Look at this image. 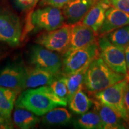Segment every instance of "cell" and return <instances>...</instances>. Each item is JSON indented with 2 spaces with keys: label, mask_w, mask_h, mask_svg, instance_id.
<instances>
[{
  "label": "cell",
  "mask_w": 129,
  "mask_h": 129,
  "mask_svg": "<svg viewBox=\"0 0 129 129\" xmlns=\"http://www.w3.org/2000/svg\"><path fill=\"white\" fill-rule=\"evenodd\" d=\"M67 104L53 92L49 85H43L22 91L16 99L15 106L28 109L37 116H43L54 108L66 106Z\"/></svg>",
  "instance_id": "6da1fadb"
},
{
  "label": "cell",
  "mask_w": 129,
  "mask_h": 129,
  "mask_svg": "<svg viewBox=\"0 0 129 129\" xmlns=\"http://www.w3.org/2000/svg\"><path fill=\"white\" fill-rule=\"evenodd\" d=\"M127 75L114 71L99 56L87 69L84 86L88 93L93 94L121 81Z\"/></svg>",
  "instance_id": "7a4b0ae2"
},
{
  "label": "cell",
  "mask_w": 129,
  "mask_h": 129,
  "mask_svg": "<svg viewBox=\"0 0 129 129\" xmlns=\"http://www.w3.org/2000/svg\"><path fill=\"white\" fill-rule=\"evenodd\" d=\"M98 41L85 47L69 50L64 53L62 57V73H74L89 67L93 60L99 57Z\"/></svg>",
  "instance_id": "3957f363"
},
{
  "label": "cell",
  "mask_w": 129,
  "mask_h": 129,
  "mask_svg": "<svg viewBox=\"0 0 129 129\" xmlns=\"http://www.w3.org/2000/svg\"><path fill=\"white\" fill-rule=\"evenodd\" d=\"M129 82V73L118 83L93 93L95 100L114 109L124 120H128L124 107V95Z\"/></svg>",
  "instance_id": "277c9868"
},
{
  "label": "cell",
  "mask_w": 129,
  "mask_h": 129,
  "mask_svg": "<svg viewBox=\"0 0 129 129\" xmlns=\"http://www.w3.org/2000/svg\"><path fill=\"white\" fill-rule=\"evenodd\" d=\"M64 17L62 10L60 8L46 6L37 9L28 17L27 28H31V26L38 29L51 31L60 28L64 25Z\"/></svg>",
  "instance_id": "5b68a950"
},
{
  "label": "cell",
  "mask_w": 129,
  "mask_h": 129,
  "mask_svg": "<svg viewBox=\"0 0 129 129\" xmlns=\"http://www.w3.org/2000/svg\"><path fill=\"white\" fill-rule=\"evenodd\" d=\"M30 64L54 74L62 72L63 59L59 53L37 44L33 45L29 52Z\"/></svg>",
  "instance_id": "8992f818"
},
{
  "label": "cell",
  "mask_w": 129,
  "mask_h": 129,
  "mask_svg": "<svg viewBox=\"0 0 129 129\" xmlns=\"http://www.w3.org/2000/svg\"><path fill=\"white\" fill-rule=\"evenodd\" d=\"M71 25L64 24L60 28L40 34L35 39L37 44L63 55L69 48Z\"/></svg>",
  "instance_id": "52a82bcc"
},
{
  "label": "cell",
  "mask_w": 129,
  "mask_h": 129,
  "mask_svg": "<svg viewBox=\"0 0 129 129\" xmlns=\"http://www.w3.org/2000/svg\"><path fill=\"white\" fill-rule=\"evenodd\" d=\"M98 42L99 56L105 63L114 71L127 75L124 48L112 44L105 35L99 36Z\"/></svg>",
  "instance_id": "ba28073f"
},
{
  "label": "cell",
  "mask_w": 129,
  "mask_h": 129,
  "mask_svg": "<svg viewBox=\"0 0 129 129\" xmlns=\"http://www.w3.org/2000/svg\"><path fill=\"white\" fill-rule=\"evenodd\" d=\"M22 38V26L19 17L7 10H0V42L17 46Z\"/></svg>",
  "instance_id": "9c48e42d"
},
{
  "label": "cell",
  "mask_w": 129,
  "mask_h": 129,
  "mask_svg": "<svg viewBox=\"0 0 129 129\" xmlns=\"http://www.w3.org/2000/svg\"><path fill=\"white\" fill-rule=\"evenodd\" d=\"M25 67L19 63L8 64L0 70V86L16 91L24 90Z\"/></svg>",
  "instance_id": "30bf717a"
},
{
  "label": "cell",
  "mask_w": 129,
  "mask_h": 129,
  "mask_svg": "<svg viewBox=\"0 0 129 129\" xmlns=\"http://www.w3.org/2000/svg\"><path fill=\"white\" fill-rule=\"evenodd\" d=\"M99 34L81 22L71 25L69 50L85 47L98 41Z\"/></svg>",
  "instance_id": "8fae6325"
},
{
  "label": "cell",
  "mask_w": 129,
  "mask_h": 129,
  "mask_svg": "<svg viewBox=\"0 0 129 129\" xmlns=\"http://www.w3.org/2000/svg\"><path fill=\"white\" fill-rule=\"evenodd\" d=\"M96 0H71L62 8L66 22L74 25L81 22Z\"/></svg>",
  "instance_id": "7c38bea8"
},
{
  "label": "cell",
  "mask_w": 129,
  "mask_h": 129,
  "mask_svg": "<svg viewBox=\"0 0 129 129\" xmlns=\"http://www.w3.org/2000/svg\"><path fill=\"white\" fill-rule=\"evenodd\" d=\"M59 74H54L34 66L25 67L24 90L49 85Z\"/></svg>",
  "instance_id": "4fadbf2b"
},
{
  "label": "cell",
  "mask_w": 129,
  "mask_h": 129,
  "mask_svg": "<svg viewBox=\"0 0 129 129\" xmlns=\"http://www.w3.org/2000/svg\"><path fill=\"white\" fill-rule=\"evenodd\" d=\"M129 25V13L111 6L106 10L104 23L101 26L98 34L104 36L121 27Z\"/></svg>",
  "instance_id": "5bb4252c"
},
{
  "label": "cell",
  "mask_w": 129,
  "mask_h": 129,
  "mask_svg": "<svg viewBox=\"0 0 129 129\" xmlns=\"http://www.w3.org/2000/svg\"><path fill=\"white\" fill-rule=\"evenodd\" d=\"M93 105L94 109L101 118L103 128H126L125 120L109 106L101 104L95 99L93 100Z\"/></svg>",
  "instance_id": "9a60e30c"
},
{
  "label": "cell",
  "mask_w": 129,
  "mask_h": 129,
  "mask_svg": "<svg viewBox=\"0 0 129 129\" xmlns=\"http://www.w3.org/2000/svg\"><path fill=\"white\" fill-rule=\"evenodd\" d=\"M111 6L109 0L97 1L84 16L81 22L84 25L91 27L98 34L104 23L106 10Z\"/></svg>",
  "instance_id": "2e32d148"
},
{
  "label": "cell",
  "mask_w": 129,
  "mask_h": 129,
  "mask_svg": "<svg viewBox=\"0 0 129 129\" xmlns=\"http://www.w3.org/2000/svg\"><path fill=\"white\" fill-rule=\"evenodd\" d=\"M40 121L37 115L23 108L16 107L13 114L14 124L21 129L34 128Z\"/></svg>",
  "instance_id": "e0dca14e"
},
{
  "label": "cell",
  "mask_w": 129,
  "mask_h": 129,
  "mask_svg": "<svg viewBox=\"0 0 129 129\" xmlns=\"http://www.w3.org/2000/svg\"><path fill=\"white\" fill-rule=\"evenodd\" d=\"M72 119L71 113L65 108H54L43 115V123L50 125H64L69 124Z\"/></svg>",
  "instance_id": "ac0fdd59"
},
{
  "label": "cell",
  "mask_w": 129,
  "mask_h": 129,
  "mask_svg": "<svg viewBox=\"0 0 129 129\" xmlns=\"http://www.w3.org/2000/svg\"><path fill=\"white\" fill-rule=\"evenodd\" d=\"M69 108L77 114L87 112L93 105V100L90 99L83 91V88L78 90L68 102Z\"/></svg>",
  "instance_id": "d6986e66"
},
{
  "label": "cell",
  "mask_w": 129,
  "mask_h": 129,
  "mask_svg": "<svg viewBox=\"0 0 129 129\" xmlns=\"http://www.w3.org/2000/svg\"><path fill=\"white\" fill-rule=\"evenodd\" d=\"M18 94L13 90L0 86V115L12 118V112Z\"/></svg>",
  "instance_id": "ffe728a7"
},
{
  "label": "cell",
  "mask_w": 129,
  "mask_h": 129,
  "mask_svg": "<svg viewBox=\"0 0 129 129\" xmlns=\"http://www.w3.org/2000/svg\"><path fill=\"white\" fill-rule=\"evenodd\" d=\"M75 127L84 129L103 128L102 123L99 114L96 111H87L81 114L78 118L73 121Z\"/></svg>",
  "instance_id": "44dd1931"
},
{
  "label": "cell",
  "mask_w": 129,
  "mask_h": 129,
  "mask_svg": "<svg viewBox=\"0 0 129 129\" xmlns=\"http://www.w3.org/2000/svg\"><path fill=\"white\" fill-rule=\"evenodd\" d=\"M87 68H84L80 71L72 74H63L68 91V102L78 90L83 88L85 74Z\"/></svg>",
  "instance_id": "7402d4cb"
},
{
  "label": "cell",
  "mask_w": 129,
  "mask_h": 129,
  "mask_svg": "<svg viewBox=\"0 0 129 129\" xmlns=\"http://www.w3.org/2000/svg\"><path fill=\"white\" fill-rule=\"evenodd\" d=\"M105 36L112 44L125 48L129 44V25L113 30Z\"/></svg>",
  "instance_id": "603a6c76"
},
{
  "label": "cell",
  "mask_w": 129,
  "mask_h": 129,
  "mask_svg": "<svg viewBox=\"0 0 129 129\" xmlns=\"http://www.w3.org/2000/svg\"><path fill=\"white\" fill-rule=\"evenodd\" d=\"M53 92L63 101L68 103V91L64 74L61 72L49 85Z\"/></svg>",
  "instance_id": "cb8c5ba5"
},
{
  "label": "cell",
  "mask_w": 129,
  "mask_h": 129,
  "mask_svg": "<svg viewBox=\"0 0 129 129\" xmlns=\"http://www.w3.org/2000/svg\"><path fill=\"white\" fill-rule=\"evenodd\" d=\"M71 0H41L39 6L40 7L46 6H53L62 9L66 4H67Z\"/></svg>",
  "instance_id": "d4e9b609"
},
{
  "label": "cell",
  "mask_w": 129,
  "mask_h": 129,
  "mask_svg": "<svg viewBox=\"0 0 129 129\" xmlns=\"http://www.w3.org/2000/svg\"><path fill=\"white\" fill-rule=\"evenodd\" d=\"M111 6L129 13V0H109Z\"/></svg>",
  "instance_id": "484cf974"
},
{
  "label": "cell",
  "mask_w": 129,
  "mask_h": 129,
  "mask_svg": "<svg viewBox=\"0 0 129 129\" xmlns=\"http://www.w3.org/2000/svg\"><path fill=\"white\" fill-rule=\"evenodd\" d=\"M35 0H14L17 7L22 10H26L33 8Z\"/></svg>",
  "instance_id": "4316f807"
},
{
  "label": "cell",
  "mask_w": 129,
  "mask_h": 129,
  "mask_svg": "<svg viewBox=\"0 0 129 129\" xmlns=\"http://www.w3.org/2000/svg\"><path fill=\"white\" fill-rule=\"evenodd\" d=\"M14 122L12 118H7L0 115V129L13 128Z\"/></svg>",
  "instance_id": "83f0119b"
},
{
  "label": "cell",
  "mask_w": 129,
  "mask_h": 129,
  "mask_svg": "<svg viewBox=\"0 0 129 129\" xmlns=\"http://www.w3.org/2000/svg\"><path fill=\"white\" fill-rule=\"evenodd\" d=\"M124 107L126 111L128 120L129 119V82L127 85L124 95Z\"/></svg>",
  "instance_id": "f1b7e54d"
},
{
  "label": "cell",
  "mask_w": 129,
  "mask_h": 129,
  "mask_svg": "<svg viewBox=\"0 0 129 129\" xmlns=\"http://www.w3.org/2000/svg\"><path fill=\"white\" fill-rule=\"evenodd\" d=\"M124 52L127 70H128V73H129V44L124 48Z\"/></svg>",
  "instance_id": "f546056e"
},
{
  "label": "cell",
  "mask_w": 129,
  "mask_h": 129,
  "mask_svg": "<svg viewBox=\"0 0 129 129\" xmlns=\"http://www.w3.org/2000/svg\"><path fill=\"white\" fill-rule=\"evenodd\" d=\"M125 128H129V119L128 120H127V121H125Z\"/></svg>",
  "instance_id": "4dcf8cb0"
},
{
  "label": "cell",
  "mask_w": 129,
  "mask_h": 129,
  "mask_svg": "<svg viewBox=\"0 0 129 129\" xmlns=\"http://www.w3.org/2000/svg\"><path fill=\"white\" fill-rule=\"evenodd\" d=\"M40 1V0H35V3H34V7L35 6H36V4H37V3H38V1ZM34 7H33V8H34Z\"/></svg>",
  "instance_id": "1f68e13d"
},
{
  "label": "cell",
  "mask_w": 129,
  "mask_h": 129,
  "mask_svg": "<svg viewBox=\"0 0 129 129\" xmlns=\"http://www.w3.org/2000/svg\"><path fill=\"white\" fill-rule=\"evenodd\" d=\"M96 1H99V0H96Z\"/></svg>",
  "instance_id": "d6a6232c"
}]
</instances>
